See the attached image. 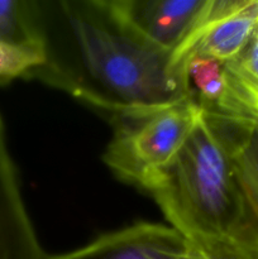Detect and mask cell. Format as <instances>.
I'll list each match as a JSON object with an SVG mask.
<instances>
[{
  "label": "cell",
  "mask_w": 258,
  "mask_h": 259,
  "mask_svg": "<svg viewBox=\"0 0 258 259\" xmlns=\"http://www.w3.org/2000/svg\"><path fill=\"white\" fill-rule=\"evenodd\" d=\"M33 228L0 115V259H47Z\"/></svg>",
  "instance_id": "cell-6"
},
{
  "label": "cell",
  "mask_w": 258,
  "mask_h": 259,
  "mask_svg": "<svg viewBox=\"0 0 258 259\" xmlns=\"http://www.w3.org/2000/svg\"><path fill=\"white\" fill-rule=\"evenodd\" d=\"M201 109L190 100L113 116L103 159L123 181L144 189L182 148Z\"/></svg>",
  "instance_id": "cell-3"
},
{
  "label": "cell",
  "mask_w": 258,
  "mask_h": 259,
  "mask_svg": "<svg viewBox=\"0 0 258 259\" xmlns=\"http://www.w3.org/2000/svg\"><path fill=\"white\" fill-rule=\"evenodd\" d=\"M39 13L45 62L29 80L110 118L189 100L172 53L142 37L114 0H48L39 2Z\"/></svg>",
  "instance_id": "cell-1"
},
{
  "label": "cell",
  "mask_w": 258,
  "mask_h": 259,
  "mask_svg": "<svg viewBox=\"0 0 258 259\" xmlns=\"http://www.w3.org/2000/svg\"><path fill=\"white\" fill-rule=\"evenodd\" d=\"M204 113L207 125L229 153L245 212V247L258 259V123Z\"/></svg>",
  "instance_id": "cell-5"
},
{
  "label": "cell",
  "mask_w": 258,
  "mask_h": 259,
  "mask_svg": "<svg viewBox=\"0 0 258 259\" xmlns=\"http://www.w3.org/2000/svg\"><path fill=\"white\" fill-rule=\"evenodd\" d=\"M225 100L220 115L258 123V29L247 47L224 63Z\"/></svg>",
  "instance_id": "cell-9"
},
{
  "label": "cell",
  "mask_w": 258,
  "mask_h": 259,
  "mask_svg": "<svg viewBox=\"0 0 258 259\" xmlns=\"http://www.w3.org/2000/svg\"><path fill=\"white\" fill-rule=\"evenodd\" d=\"M257 29L258 0H206L190 32L172 52V71L191 55L229 62L247 47Z\"/></svg>",
  "instance_id": "cell-4"
},
{
  "label": "cell",
  "mask_w": 258,
  "mask_h": 259,
  "mask_svg": "<svg viewBox=\"0 0 258 259\" xmlns=\"http://www.w3.org/2000/svg\"><path fill=\"white\" fill-rule=\"evenodd\" d=\"M129 24L157 47L174 52L206 0H114Z\"/></svg>",
  "instance_id": "cell-7"
},
{
  "label": "cell",
  "mask_w": 258,
  "mask_h": 259,
  "mask_svg": "<svg viewBox=\"0 0 258 259\" xmlns=\"http://www.w3.org/2000/svg\"><path fill=\"white\" fill-rule=\"evenodd\" d=\"M143 190L189 244L235 245L248 254L244 204L232 159L202 110L177 156Z\"/></svg>",
  "instance_id": "cell-2"
},
{
  "label": "cell",
  "mask_w": 258,
  "mask_h": 259,
  "mask_svg": "<svg viewBox=\"0 0 258 259\" xmlns=\"http://www.w3.org/2000/svg\"><path fill=\"white\" fill-rule=\"evenodd\" d=\"M154 259H253L244 250L235 245H217L201 248L189 244L185 240L181 244L157 248L153 252Z\"/></svg>",
  "instance_id": "cell-12"
},
{
  "label": "cell",
  "mask_w": 258,
  "mask_h": 259,
  "mask_svg": "<svg viewBox=\"0 0 258 259\" xmlns=\"http://www.w3.org/2000/svg\"><path fill=\"white\" fill-rule=\"evenodd\" d=\"M171 227L154 223H137L96 238L89 244L47 259H154L157 248L184 243Z\"/></svg>",
  "instance_id": "cell-8"
},
{
  "label": "cell",
  "mask_w": 258,
  "mask_h": 259,
  "mask_svg": "<svg viewBox=\"0 0 258 259\" xmlns=\"http://www.w3.org/2000/svg\"><path fill=\"white\" fill-rule=\"evenodd\" d=\"M45 62V48L35 46L7 45L0 42V85L15 78H29L30 73Z\"/></svg>",
  "instance_id": "cell-11"
},
{
  "label": "cell",
  "mask_w": 258,
  "mask_h": 259,
  "mask_svg": "<svg viewBox=\"0 0 258 259\" xmlns=\"http://www.w3.org/2000/svg\"><path fill=\"white\" fill-rule=\"evenodd\" d=\"M0 42L43 47L38 0H0Z\"/></svg>",
  "instance_id": "cell-10"
}]
</instances>
